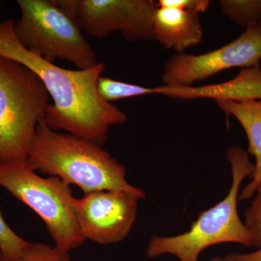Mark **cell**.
Here are the masks:
<instances>
[{"mask_svg":"<svg viewBox=\"0 0 261 261\" xmlns=\"http://www.w3.org/2000/svg\"><path fill=\"white\" fill-rule=\"evenodd\" d=\"M13 25V19L0 22V56L25 65L42 80L53 101L44 117L47 126L55 132L65 130L104 145L110 127L128 120L98 90L104 63L85 70L61 68L25 49L15 37Z\"/></svg>","mask_w":261,"mask_h":261,"instance_id":"6da1fadb","label":"cell"},{"mask_svg":"<svg viewBox=\"0 0 261 261\" xmlns=\"http://www.w3.org/2000/svg\"><path fill=\"white\" fill-rule=\"evenodd\" d=\"M29 166L44 174L76 185L84 194L121 190L145 195L126 179V170L109 152L92 141L51 130L44 118L38 123Z\"/></svg>","mask_w":261,"mask_h":261,"instance_id":"7a4b0ae2","label":"cell"},{"mask_svg":"<svg viewBox=\"0 0 261 261\" xmlns=\"http://www.w3.org/2000/svg\"><path fill=\"white\" fill-rule=\"evenodd\" d=\"M227 159L232 173L228 195L217 205L201 213L186 232L173 237H152L147 248L149 258L171 254L179 261H198L202 250L216 244L252 246L251 235L239 216L238 203L242 182L252 174L254 165L248 153L240 147H230Z\"/></svg>","mask_w":261,"mask_h":261,"instance_id":"3957f363","label":"cell"},{"mask_svg":"<svg viewBox=\"0 0 261 261\" xmlns=\"http://www.w3.org/2000/svg\"><path fill=\"white\" fill-rule=\"evenodd\" d=\"M49 97L34 72L0 56V161H27Z\"/></svg>","mask_w":261,"mask_h":261,"instance_id":"277c9868","label":"cell"},{"mask_svg":"<svg viewBox=\"0 0 261 261\" xmlns=\"http://www.w3.org/2000/svg\"><path fill=\"white\" fill-rule=\"evenodd\" d=\"M0 187L38 214L56 247L69 252L85 242L75 216V198L61 178L41 177L27 161H0Z\"/></svg>","mask_w":261,"mask_h":261,"instance_id":"5b68a950","label":"cell"},{"mask_svg":"<svg viewBox=\"0 0 261 261\" xmlns=\"http://www.w3.org/2000/svg\"><path fill=\"white\" fill-rule=\"evenodd\" d=\"M17 3L20 18L14 21L13 31L25 49L51 63L63 60L80 70L97 64L83 32L54 0H18Z\"/></svg>","mask_w":261,"mask_h":261,"instance_id":"8992f818","label":"cell"},{"mask_svg":"<svg viewBox=\"0 0 261 261\" xmlns=\"http://www.w3.org/2000/svg\"><path fill=\"white\" fill-rule=\"evenodd\" d=\"M87 35L104 39L121 32L132 42L153 40V0H54Z\"/></svg>","mask_w":261,"mask_h":261,"instance_id":"52a82bcc","label":"cell"},{"mask_svg":"<svg viewBox=\"0 0 261 261\" xmlns=\"http://www.w3.org/2000/svg\"><path fill=\"white\" fill-rule=\"evenodd\" d=\"M261 60V25L248 27L233 42L202 55L181 53L166 61L163 68V86L191 87L233 68H251L260 65Z\"/></svg>","mask_w":261,"mask_h":261,"instance_id":"ba28073f","label":"cell"},{"mask_svg":"<svg viewBox=\"0 0 261 261\" xmlns=\"http://www.w3.org/2000/svg\"><path fill=\"white\" fill-rule=\"evenodd\" d=\"M145 197L121 190H102L75 198V214L81 233L85 240L100 245L123 241L135 224L138 201Z\"/></svg>","mask_w":261,"mask_h":261,"instance_id":"9c48e42d","label":"cell"},{"mask_svg":"<svg viewBox=\"0 0 261 261\" xmlns=\"http://www.w3.org/2000/svg\"><path fill=\"white\" fill-rule=\"evenodd\" d=\"M158 94L181 99L212 98L215 100L245 101L261 99L260 65L244 68L232 80L224 83L202 87H157Z\"/></svg>","mask_w":261,"mask_h":261,"instance_id":"30bf717a","label":"cell"},{"mask_svg":"<svg viewBox=\"0 0 261 261\" xmlns=\"http://www.w3.org/2000/svg\"><path fill=\"white\" fill-rule=\"evenodd\" d=\"M153 40L166 49L184 53L203 39L200 14L173 8H158L153 15Z\"/></svg>","mask_w":261,"mask_h":261,"instance_id":"8fae6325","label":"cell"},{"mask_svg":"<svg viewBox=\"0 0 261 261\" xmlns=\"http://www.w3.org/2000/svg\"><path fill=\"white\" fill-rule=\"evenodd\" d=\"M215 101L226 115L234 117L243 126L248 140V152L255 159L251 181L239 195V201L247 200L261 185V99Z\"/></svg>","mask_w":261,"mask_h":261,"instance_id":"7c38bea8","label":"cell"},{"mask_svg":"<svg viewBox=\"0 0 261 261\" xmlns=\"http://www.w3.org/2000/svg\"><path fill=\"white\" fill-rule=\"evenodd\" d=\"M221 13L240 27L260 25L261 0H221Z\"/></svg>","mask_w":261,"mask_h":261,"instance_id":"4fadbf2b","label":"cell"},{"mask_svg":"<svg viewBox=\"0 0 261 261\" xmlns=\"http://www.w3.org/2000/svg\"><path fill=\"white\" fill-rule=\"evenodd\" d=\"M97 87L101 97L110 103L126 98L158 94L156 87L149 88L137 84L120 82L102 75L98 80Z\"/></svg>","mask_w":261,"mask_h":261,"instance_id":"5bb4252c","label":"cell"},{"mask_svg":"<svg viewBox=\"0 0 261 261\" xmlns=\"http://www.w3.org/2000/svg\"><path fill=\"white\" fill-rule=\"evenodd\" d=\"M32 245L10 228L0 212V260L20 261Z\"/></svg>","mask_w":261,"mask_h":261,"instance_id":"9a60e30c","label":"cell"},{"mask_svg":"<svg viewBox=\"0 0 261 261\" xmlns=\"http://www.w3.org/2000/svg\"><path fill=\"white\" fill-rule=\"evenodd\" d=\"M251 205L245 211V224L251 235L252 246L261 248V185Z\"/></svg>","mask_w":261,"mask_h":261,"instance_id":"2e32d148","label":"cell"},{"mask_svg":"<svg viewBox=\"0 0 261 261\" xmlns=\"http://www.w3.org/2000/svg\"><path fill=\"white\" fill-rule=\"evenodd\" d=\"M20 261H70L69 252L44 243L33 244Z\"/></svg>","mask_w":261,"mask_h":261,"instance_id":"e0dca14e","label":"cell"},{"mask_svg":"<svg viewBox=\"0 0 261 261\" xmlns=\"http://www.w3.org/2000/svg\"><path fill=\"white\" fill-rule=\"evenodd\" d=\"M208 0H159L156 2L158 8H173L193 13H205L210 7Z\"/></svg>","mask_w":261,"mask_h":261,"instance_id":"ac0fdd59","label":"cell"},{"mask_svg":"<svg viewBox=\"0 0 261 261\" xmlns=\"http://www.w3.org/2000/svg\"><path fill=\"white\" fill-rule=\"evenodd\" d=\"M224 261H261V248L250 253H231L224 257Z\"/></svg>","mask_w":261,"mask_h":261,"instance_id":"d6986e66","label":"cell"},{"mask_svg":"<svg viewBox=\"0 0 261 261\" xmlns=\"http://www.w3.org/2000/svg\"><path fill=\"white\" fill-rule=\"evenodd\" d=\"M211 261H224V258L221 257H216L213 258Z\"/></svg>","mask_w":261,"mask_h":261,"instance_id":"ffe728a7","label":"cell"},{"mask_svg":"<svg viewBox=\"0 0 261 261\" xmlns=\"http://www.w3.org/2000/svg\"><path fill=\"white\" fill-rule=\"evenodd\" d=\"M0 4H1V2H0Z\"/></svg>","mask_w":261,"mask_h":261,"instance_id":"44dd1931","label":"cell"},{"mask_svg":"<svg viewBox=\"0 0 261 261\" xmlns=\"http://www.w3.org/2000/svg\"><path fill=\"white\" fill-rule=\"evenodd\" d=\"M260 25H261V23H260Z\"/></svg>","mask_w":261,"mask_h":261,"instance_id":"7402d4cb","label":"cell"},{"mask_svg":"<svg viewBox=\"0 0 261 261\" xmlns=\"http://www.w3.org/2000/svg\"><path fill=\"white\" fill-rule=\"evenodd\" d=\"M0 261H1V260H0Z\"/></svg>","mask_w":261,"mask_h":261,"instance_id":"603a6c76","label":"cell"}]
</instances>
